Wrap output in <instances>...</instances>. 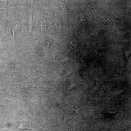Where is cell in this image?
I'll return each instance as SVG.
<instances>
[{"label":"cell","instance_id":"obj_1","mask_svg":"<svg viewBox=\"0 0 131 131\" xmlns=\"http://www.w3.org/2000/svg\"><path fill=\"white\" fill-rule=\"evenodd\" d=\"M27 114L24 112H20L18 114L16 117L14 125V129L16 131H38L29 129L25 128L24 125L23 120Z\"/></svg>","mask_w":131,"mask_h":131},{"label":"cell","instance_id":"obj_2","mask_svg":"<svg viewBox=\"0 0 131 131\" xmlns=\"http://www.w3.org/2000/svg\"><path fill=\"white\" fill-rule=\"evenodd\" d=\"M62 106V108L64 111L67 114L69 115L75 114L78 111L75 107V103L72 104H67L65 103Z\"/></svg>","mask_w":131,"mask_h":131},{"label":"cell","instance_id":"obj_3","mask_svg":"<svg viewBox=\"0 0 131 131\" xmlns=\"http://www.w3.org/2000/svg\"><path fill=\"white\" fill-rule=\"evenodd\" d=\"M114 123L117 126L118 131H124L125 130L129 131V125L125 121L118 120L115 122Z\"/></svg>","mask_w":131,"mask_h":131},{"label":"cell","instance_id":"obj_4","mask_svg":"<svg viewBox=\"0 0 131 131\" xmlns=\"http://www.w3.org/2000/svg\"><path fill=\"white\" fill-rule=\"evenodd\" d=\"M20 25L19 24H15L12 26V31L13 33L14 37L15 36L17 32H18L20 30Z\"/></svg>","mask_w":131,"mask_h":131},{"label":"cell","instance_id":"obj_5","mask_svg":"<svg viewBox=\"0 0 131 131\" xmlns=\"http://www.w3.org/2000/svg\"><path fill=\"white\" fill-rule=\"evenodd\" d=\"M32 16H31V13L30 16V17L28 21V24L29 26V30L30 32H31V31L32 28Z\"/></svg>","mask_w":131,"mask_h":131},{"label":"cell","instance_id":"obj_6","mask_svg":"<svg viewBox=\"0 0 131 131\" xmlns=\"http://www.w3.org/2000/svg\"><path fill=\"white\" fill-rule=\"evenodd\" d=\"M2 101L1 100V99H0V102Z\"/></svg>","mask_w":131,"mask_h":131}]
</instances>
